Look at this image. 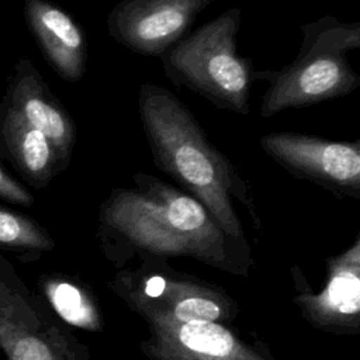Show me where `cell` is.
I'll list each match as a JSON object with an SVG mask.
<instances>
[{"instance_id":"obj_1","label":"cell","mask_w":360,"mask_h":360,"mask_svg":"<svg viewBox=\"0 0 360 360\" xmlns=\"http://www.w3.org/2000/svg\"><path fill=\"white\" fill-rule=\"evenodd\" d=\"M132 179L135 187L114 188L97 214L100 248L117 269L134 257H188L231 274H249L250 252L229 239L197 198L148 173Z\"/></svg>"},{"instance_id":"obj_2","label":"cell","mask_w":360,"mask_h":360,"mask_svg":"<svg viewBox=\"0 0 360 360\" xmlns=\"http://www.w3.org/2000/svg\"><path fill=\"white\" fill-rule=\"evenodd\" d=\"M138 112L155 166L197 198L229 239L250 252L235 208V201L242 204L262 229L249 183L208 139L188 107L167 89L143 83Z\"/></svg>"},{"instance_id":"obj_3","label":"cell","mask_w":360,"mask_h":360,"mask_svg":"<svg viewBox=\"0 0 360 360\" xmlns=\"http://www.w3.org/2000/svg\"><path fill=\"white\" fill-rule=\"evenodd\" d=\"M302 42L297 56L280 70H260L267 80L259 115L271 118L287 108H302L353 93L360 76L347 53L360 48V22L323 15L300 27Z\"/></svg>"},{"instance_id":"obj_4","label":"cell","mask_w":360,"mask_h":360,"mask_svg":"<svg viewBox=\"0 0 360 360\" xmlns=\"http://www.w3.org/2000/svg\"><path fill=\"white\" fill-rule=\"evenodd\" d=\"M242 8L231 7L159 56L165 76L221 110L248 115L250 89L257 80L253 62L238 52Z\"/></svg>"},{"instance_id":"obj_5","label":"cell","mask_w":360,"mask_h":360,"mask_svg":"<svg viewBox=\"0 0 360 360\" xmlns=\"http://www.w3.org/2000/svg\"><path fill=\"white\" fill-rule=\"evenodd\" d=\"M108 287L145 322L210 321L232 323L239 308L224 288L180 273L166 260H142L118 269Z\"/></svg>"},{"instance_id":"obj_6","label":"cell","mask_w":360,"mask_h":360,"mask_svg":"<svg viewBox=\"0 0 360 360\" xmlns=\"http://www.w3.org/2000/svg\"><path fill=\"white\" fill-rule=\"evenodd\" d=\"M259 143L291 176L315 183L336 198L360 200V139L276 131L260 136Z\"/></svg>"},{"instance_id":"obj_7","label":"cell","mask_w":360,"mask_h":360,"mask_svg":"<svg viewBox=\"0 0 360 360\" xmlns=\"http://www.w3.org/2000/svg\"><path fill=\"white\" fill-rule=\"evenodd\" d=\"M323 287L314 292L300 267H291L297 294L292 301L315 329L333 335L360 333V235L326 260Z\"/></svg>"},{"instance_id":"obj_8","label":"cell","mask_w":360,"mask_h":360,"mask_svg":"<svg viewBox=\"0 0 360 360\" xmlns=\"http://www.w3.org/2000/svg\"><path fill=\"white\" fill-rule=\"evenodd\" d=\"M215 0H121L107 15V31L127 49L159 58L190 32Z\"/></svg>"},{"instance_id":"obj_9","label":"cell","mask_w":360,"mask_h":360,"mask_svg":"<svg viewBox=\"0 0 360 360\" xmlns=\"http://www.w3.org/2000/svg\"><path fill=\"white\" fill-rule=\"evenodd\" d=\"M139 350L149 360H277L262 340H243L228 325L210 321L146 322Z\"/></svg>"},{"instance_id":"obj_10","label":"cell","mask_w":360,"mask_h":360,"mask_svg":"<svg viewBox=\"0 0 360 360\" xmlns=\"http://www.w3.org/2000/svg\"><path fill=\"white\" fill-rule=\"evenodd\" d=\"M0 346L8 360H91L89 349L59 323L6 292H0Z\"/></svg>"},{"instance_id":"obj_11","label":"cell","mask_w":360,"mask_h":360,"mask_svg":"<svg viewBox=\"0 0 360 360\" xmlns=\"http://www.w3.org/2000/svg\"><path fill=\"white\" fill-rule=\"evenodd\" d=\"M25 15L55 72L69 83L82 80L87 63V41L80 24L48 0H27Z\"/></svg>"},{"instance_id":"obj_12","label":"cell","mask_w":360,"mask_h":360,"mask_svg":"<svg viewBox=\"0 0 360 360\" xmlns=\"http://www.w3.org/2000/svg\"><path fill=\"white\" fill-rule=\"evenodd\" d=\"M13 108L46 136L62 169L68 167L76 143L75 122L31 65L24 63V70L14 84Z\"/></svg>"},{"instance_id":"obj_13","label":"cell","mask_w":360,"mask_h":360,"mask_svg":"<svg viewBox=\"0 0 360 360\" xmlns=\"http://www.w3.org/2000/svg\"><path fill=\"white\" fill-rule=\"evenodd\" d=\"M3 131L20 169L37 186H46L55 174L63 170L46 136L13 107L6 115Z\"/></svg>"},{"instance_id":"obj_14","label":"cell","mask_w":360,"mask_h":360,"mask_svg":"<svg viewBox=\"0 0 360 360\" xmlns=\"http://www.w3.org/2000/svg\"><path fill=\"white\" fill-rule=\"evenodd\" d=\"M42 291L52 309L66 323L89 332H103L104 318L94 294L80 281L51 276L42 281Z\"/></svg>"},{"instance_id":"obj_15","label":"cell","mask_w":360,"mask_h":360,"mask_svg":"<svg viewBox=\"0 0 360 360\" xmlns=\"http://www.w3.org/2000/svg\"><path fill=\"white\" fill-rule=\"evenodd\" d=\"M55 242L32 219L0 207V246L30 250H51Z\"/></svg>"},{"instance_id":"obj_16","label":"cell","mask_w":360,"mask_h":360,"mask_svg":"<svg viewBox=\"0 0 360 360\" xmlns=\"http://www.w3.org/2000/svg\"><path fill=\"white\" fill-rule=\"evenodd\" d=\"M0 197L22 205H31L34 202L32 195L25 188H22L17 181H14L1 167H0Z\"/></svg>"}]
</instances>
